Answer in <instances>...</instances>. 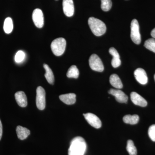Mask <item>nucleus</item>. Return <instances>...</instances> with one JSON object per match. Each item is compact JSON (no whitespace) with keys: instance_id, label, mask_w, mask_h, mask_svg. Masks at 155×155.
<instances>
[{"instance_id":"nucleus-1","label":"nucleus","mask_w":155,"mask_h":155,"mask_svg":"<svg viewBox=\"0 0 155 155\" xmlns=\"http://www.w3.org/2000/svg\"><path fill=\"white\" fill-rule=\"evenodd\" d=\"M86 148V143L84 139L81 137H77L71 142L68 150V155H84Z\"/></svg>"},{"instance_id":"nucleus-2","label":"nucleus","mask_w":155,"mask_h":155,"mask_svg":"<svg viewBox=\"0 0 155 155\" xmlns=\"http://www.w3.org/2000/svg\"><path fill=\"white\" fill-rule=\"evenodd\" d=\"M88 23L92 32L97 36H100L105 33L107 27L101 20L94 17L89 18Z\"/></svg>"},{"instance_id":"nucleus-3","label":"nucleus","mask_w":155,"mask_h":155,"mask_svg":"<svg viewBox=\"0 0 155 155\" xmlns=\"http://www.w3.org/2000/svg\"><path fill=\"white\" fill-rule=\"evenodd\" d=\"M66 41L63 38H59L54 40L51 44V49L56 56L63 55L66 47Z\"/></svg>"},{"instance_id":"nucleus-4","label":"nucleus","mask_w":155,"mask_h":155,"mask_svg":"<svg viewBox=\"0 0 155 155\" xmlns=\"http://www.w3.org/2000/svg\"><path fill=\"white\" fill-rule=\"evenodd\" d=\"M139 25L137 19H134L130 24V38L134 43L139 45L141 42V35L140 33Z\"/></svg>"},{"instance_id":"nucleus-5","label":"nucleus","mask_w":155,"mask_h":155,"mask_svg":"<svg viewBox=\"0 0 155 155\" xmlns=\"http://www.w3.org/2000/svg\"><path fill=\"white\" fill-rule=\"evenodd\" d=\"M90 67L92 70L97 72H102L104 71V66L102 61L96 54H93L89 60Z\"/></svg>"},{"instance_id":"nucleus-6","label":"nucleus","mask_w":155,"mask_h":155,"mask_svg":"<svg viewBox=\"0 0 155 155\" xmlns=\"http://www.w3.org/2000/svg\"><path fill=\"white\" fill-rule=\"evenodd\" d=\"M36 104L37 108L41 110L45 108V91L41 86H39L37 88Z\"/></svg>"},{"instance_id":"nucleus-7","label":"nucleus","mask_w":155,"mask_h":155,"mask_svg":"<svg viewBox=\"0 0 155 155\" xmlns=\"http://www.w3.org/2000/svg\"><path fill=\"white\" fill-rule=\"evenodd\" d=\"M32 20L35 25L38 28H41L44 25L43 13L40 9L34 10L32 15Z\"/></svg>"},{"instance_id":"nucleus-8","label":"nucleus","mask_w":155,"mask_h":155,"mask_svg":"<svg viewBox=\"0 0 155 155\" xmlns=\"http://www.w3.org/2000/svg\"><path fill=\"white\" fill-rule=\"evenodd\" d=\"M87 122L92 127L96 128H99L101 127L102 123L99 118L94 114L87 113L83 114Z\"/></svg>"},{"instance_id":"nucleus-9","label":"nucleus","mask_w":155,"mask_h":155,"mask_svg":"<svg viewBox=\"0 0 155 155\" xmlns=\"http://www.w3.org/2000/svg\"><path fill=\"white\" fill-rule=\"evenodd\" d=\"M110 94L114 96L117 101L120 103H126L128 100V97L122 91L119 89H111L108 91Z\"/></svg>"},{"instance_id":"nucleus-10","label":"nucleus","mask_w":155,"mask_h":155,"mask_svg":"<svg viewBox=\"0 0 155 155\" xmlns=\"http://www.w3.org/2000/svg\"><path fill=\"white\" fill-rule=\"evenodd\" d=\"M63 11L65 15L71 17L74 14V5L73 0H63Z\"/></svg>"},{"instance_id":"nucleus-11","label":"nucleus","mask_w":155,"mask_h":155,"mask_svg":"<svg viewBox=\"0 0 155 155\" xmlns=\"http://www.w3.org/2000/svg\"><path fill=\"white\" fill-rule=\"evenodd\" d=\"M134 77L139 83L140 84H147L148 82V77L146 72L142 68H138L134 72Z\"/></svg>"},{"instance_id":"nucleus-12","label":"nucleus","mask_w":155,"mask_h":155,"mask_svg":"<svg viewBox=\"0 0 155 155\" xmlns=\"http://www.w3.org/2000/svg\"><path fill=\"white\" fill-rule=\"evenodd\" d=\"M130 99L132 102L136 105L145 107H146L147 105L146 100L135 92H132L131 93Z\"/></svg>"},{"instance_id":"nucleus-13","label":"nucleus","mask_w":155,"mask_h":155,"mask_svg":"<svg viewBox=\"0 0 155 155\" xmlns=\"http://www.w3.org/2000/svg\"><path fill=\"white\" fill-rule=\"evenodd\" d=\"M15 99L18 105L22 107H25L28 104L27 97L24 92H17L15 94Z\"/></svg>"},{"instance_id":"nucleus-14","label":"nucleus","mask_w":155,"mask_h":155,"mask_svg":"<svg viewBox=\"0 0 155 155\" xmlns=\"http://www.w3.org/2000/svg\"><path fill=\"white\" fill-rule=\"evenodd\" d=\"M109 53L113 57L111 62L112 66L115 68L119 67L121 65V61L120 59V56L117 50L114 48H110Z\"/></svg>"},{"instance_id":"nucleus-15","label":"nucleus","mask_w":155,"mask_h":155,"mask_svg":"<svg viewBox=\"0 0 155 155\" xmlns=\"http://www.w3.org/2000/svg\"><path fill=\"white\" fill-rule=\"evenodd\" d=\"M59 98L66 104L72 105L76 102V95L74 93L62 94L59 96Z\"/></svg>"},{"instance_id":"nucleus-16","label":"nucleus","mask_w":155,"mask_h":155,"mask_svg":"<svg viewBox=\"0 0 155 155\" xmlns=\"http://www.w3.org/2000/svg\"><path fill=\"white\" fill-rule=\"evenodd\" d=\"M17 137L21 140H23L28 137L30 134V130L25 127L21 126H18L16 128Z\"/></svg>"},{"instance_id":"nucleus-17","label":"nucleus","mask_w":155,"mask_h":155,"mask_svg":"<svg viewBox=\"0 0 155 155\" xmlns=\"http://www.w3.org/2000/svg\"><path fill=\"white\" fill-rule=\"evenodd\" d=\"M110 82L112 86L118 89L122 88L123 87V84L121 79L116 74H113L110 76Z\"/></svg>"},{"instance_id":"nucleus-18","label":"nucleus","mask_w":155,"mask_h":155,"mask_svg":"<svg viewBox=\"0 0 155 155\" xmlns=\"http://www.w3.org/2000/svg\"><path fill=\"white\" fill-rule=\"evenodd\" d=\"M44 68L45 70L46 73L45 76L48 82L51 84H53L54 82V77L51 69L47 64H44Z\"/></svg>"},{"instance_id":"nucleus-19","label":"nucleus","mask_w":155,"mask_h":155,"mask_svg":"<svg viewBox=\"0 0 155 155\" xmlns=\"http://www.w3.org/2000/svg\"><path fill=\"white\" fill-rule=\"evenodd\" d=\"M123 120L126 124L135 125L138 123L139 120V116L137 115H127L124 116Z\"/></svg>"},{"instance_id":"nucleus-20","label":"nucleus","mask_w":155,"mask_h":155,"mask_svg":"<svg viewBox=\"0 0 155 155\" xmlns=\"http://www.w3.org/2000/svg\"><path fill=\"white\" fill-rule=\"evenodd\" d=\"M79 75V70L75 65H72L69 68L67 74V77L69 78H77Z\"/></svg>"},{"instance_id":"nucleus-21","label":"nucleus","mask_w":155,"mask_h":155,"mask_svg":"<svg viewBox=\"0 0 155 155\" xmlns=\"http://www.w3.org/2000/svg\"><path fill=\"white\" fill-rule=\"evenodd\" d=\"M14 25H13V20L10 17H8L5 19L4 22V29L5 32L7 34H10L13 31Z\"/></svg>"},{"instance_id":"nucleus-22","label":"nucleus","mask_w":155,"mask_h":155,"mask_svg":"<svg viewBox=\"0 0 155 155\" xmlns=\"http://www.w3.org/2000/svg\"><path fill=\"white\" fill-rule=\"evenodd\" d=\"M126 149L127 152L130 155H137V150L136 147L134 146L133 141L132 140H129L127 142Z\"/></svg>"},{"instance_id":"nucleus-23","label":"nucleus","mask_w":155,"mask_h":155,"mask_svg":"<svg viewBox=\"0 0 155 155\" xmlns=\"http://www.w3.org/2000/svg\"><path fill=\"white\" fill-rule=\"evenodd\" d=\"M145 47L153 52L155 53V40L154 38H150L145 42Z\"/></svg>"},{"instance_id":"nucleus-24","label":"nucleus","mask_w":155,"mask_h":155,"mask_svg":"<svg viewBox=\"0 0 155 155\" xmlns=\"http://www.w3.org/2000/svg\"><path fill=\"white\" fill-rule=\"evenodd\" d=\"M101 8L104 11H108L110 10L112 6L111 0H101Z\"/></svg>"},{"instance_id":"nucleus-25","label":"nucleus","mask_w":155,"mask_h":155,"mask_svg":"<svg viewBox=\"0 0 155 155\" xmlns=\"http://www.w3.org/2000/svg\"><path fill=\"white\" fill-rule=\"evenodd\" d=\"M25 57V54L22 51H19L16 54L15 57V61L16 63H19L24 60Z\"/></svg>"},{"instance_id":"nucleus-26","label":"nucleus","mask_w":155,"mask_h":155,"mask_svg":"<svg viewBox=\"0 0 155 155\" xmlns=\"http://www.w3.org/2000/svg\"><path fill=\"white\" fill-rule=\"evenodd\" d=\"M148 135L151 140L155 142V125L150 126L148 130Z\"/></svg>"},{"instance_id":"nucleus-27","label":"nucleus","mask_w":155,"mask_h":155,"mask_svg":"<svg viewBox=\"0 0 155 155\" xmlns=\"http://www.w3.org/2000/svg\"><path fill=\"white\" fill-rule=\"evenodd\" d=\"M3 133V128L2 125V122H1V120H0V140L2 137Z\"/></svg>"},{"instance_id":"nucleus-28","label":"nucleus","mask_w":155,"mask_h":155,"mask_svg":"<svg viewBox=\"0 0 155 155\" xmlns=\"http://www.w3.org/2000/svg\"><path fill=\"white\" fill-rule=\"evenodd\" d=\"M151 35L154 38H155V28L151 32Z\"/></svg>"},{"instance_id":"nucleus-29","label":"nucleus","mask_w":155,"mask_h":155,"mask_svg":"<svg viewBox=\"0 0 155 155\" xmlns=\"http://www.w3.org/2000/svg\"><path fill=\"white\" fill-rule=\"evenodd\" d=\"M154 80H155V74L154 75Z\"/></svg>"}]
</instances>
